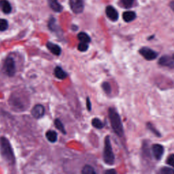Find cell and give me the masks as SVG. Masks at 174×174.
<instances>
[{
  "mask_svg": "<svg viewBox=\"0 0 174 174\" xmlns=\"http://www.w3.org/2000/svg\"><path fill=\"white\" fill-rule=\"evenodd\" d=\"M108 116L112 128L114 133L120 137L124 136V129H123L121 118L117 111L114 108H110L108 110Z\"/></svg>",
  "mask_w": 174,
  "mask_h": 174,
  "instance_id": "6da1fadb",
  "label": "cell"
},
{
  "mask_svg": "<svg viewBox=\"0 0 174 174\" xmlns=\"http://www.w3.org/2000/svg\"><path fill=\"white\" fill-rule=\"evenodd\" d=\"M0 154L7 163L14 164V155L12 146L8 140L4 137H0Z\"/></svg>",
  "mask_w": 174,
  "mask_h": 174,
  "instance_id": "7a4b0ae2",
  "label": "cell"
},
{
  "mask_svg": "<svg viewBox=\"0 0 174 174\" xmlns=\"http://www.w3.org/2000/svg\"><path fill=\"white\" fill-rule=\"evenodd\" d=\"M103 157V161L107 165H112L114 163L115 157L113 153V150H112L110 139L109 136H106V138H105Z\"/></svg>",
  "mask_w": 174,
  "mask_h": 174,
  "instance_id": "3957f363",
  "label": "cell"
},
{
  "mask_svg": "<svg viewBox=\"0 0 174 174\" xmlns=\"http://www.w3.org/2000/svg\"><path fill=\"white\" fill-rule=\"evenodd\" d=\"M3 70H4L5 73L10 77L15 74L16 67L13 58L9 57L6 59L4 65H3Z\"/></svg>",
  "mask_w": 174,
  "mask_h": 174,
  "instance_id": "277c9868",
  "label": "cell"
},
{
  "mask_svg": "<svg viewBox=\"0 0 174 174\" xmlns=\"http://www.w3.org/2000/svg\"><path fill=\"white\" fill-rule=\"evenodd\" d=\"M140 53L145 59L148 61H152L157 59L158 56V53L155 52L154 50H152L147 47H143L140 49Z\"/></svg>",
  "mask_w": 174,
  "mask_h": 174,
  "instance_id": "5b68a950",
  "label": "cell"
},
{
  "mask_svg": "<svg viewBox=\"0 0 174 174\" xmlns=\"http://www.w3.org/2000/svg\"><path fill=\"white\" fill-rule=\"evenodd\" d=\"M70 4L71 10L76 14L81 13L84 10L83 0H70Z\"/></svg>",
  "mask_w": 174,
  "mask_h": 174,
  "instance_id": "8992f818",
  "label": "cell"
},
{
  "mask_svg": "<svg viewBox=\"0 0 174 174\" xmlns=\"http://www.w3.org/2000/svg\"><path fill=\"white\" fill-rule=\"evenodd\" d=\"M45 113V109L42 105L37 104L32 108L31 114L35 118L39 119L42 118Z\"/></svg>",
  "mask_w": 174,
  "mask_h": 174,
  "instance_id": "52a82bcc",
  "label": "cell"
},
{
  "mask_svg": "<svg viewBox=\"0 0 174 174\" xmlns=\"http://www.w3.org/2000/svg\"><path fill=\"white\" fill-rule=\"evenodd\" d=\"M152 153L154 158L157 160H160L161 159L163 154H164V148L160 144H154L152 146Z\"/></svg>",
  "mask_w": 174,
  "mask_h": 174,
  "instance_id": "ba28073f",
  "label": "cell"
},
{
  "mask_svg": "<svg viewBox=\"0 0 174 174\" xmlns=\"http://www.w3.org/2000/svg\"><path fill=\"white\" fill-rule=\"evenodd\" d=\"M158 64L161 66L167 67L169 68H174V60L173 58L167 55L163 56L158 61Z\"/></svg>",
  "mask_w": 174,
  "mask_h": 174,
  "instance_id": "9c48e42d",
  "label": "cell"
},
{
  "mask_svg": "<svg viewBox=\"0 0 174 174\" xmlns=\"http://www.w3.org/2000/svg\"><path fill=\"white\" fill-rule=\"evenodd\" d=\"M106 13L107 16L112 21H117L118 19V13L114 7L108 6L106 9Z\"/></svg>",
  "mask_w": 174,
  "mask_h": 174,
  "instance_id": "30bf717a",
  "label": "cell"
},
{
  "mask_svg": "<svg viewBox=\"0 0 174 174\" xmlns=\"http://www.w3.org/2000/svg\"><path fill=\"white\" fill-rule=\"evenodd\" d=\"M46 46L50 51L53 53L54 55L59 56L61 54V48L59 45L55 44L52 42H48L46 44Z\"/></svg>",
  "mask_w": 174,
  "mask_h": 174,
  "instance_id": "8fae6325",
  "label": "cell"
},
{
  "mask_svg": "<svg viewBox=\"0 0 174 174\" xmlns=\"http://www.w3.org/2000/svg\"><path fill=\"white\" fill-rule=\"evenodd\" d=\"M0 8L5 14H9L12 11V7H11L10 3L7 0L0 1Z\"/></svg>",
  "mask_w": 174,
  "mask_h": 174,
  "instance_id": "7c38bea8",
  "label": "cell"
},
{
  "mask_svg": "<svg viewBox=\"0 0 174 174\" xmlns=\"http://www.w3.org/2000/svg\"><path fill=\"white\" fill-rule=\"evenodd\" d=\"M54 76H56V78L60 80H63L67 77L66 72H65L63 69L59 66L56 67L54 69Z\"/></svg>",
  "mask_w": 174,
  "mask_h": 174,
  "instance_id": "4fadbf2b",
  "label": "cell"
},
{
  "mask_svg": "<svg viewBox=\"0 0 174 174\" xmlns=\"http://www.w3.org/2000/svg\"><path fill=\"white\" fill-rule=\"evenodd\" d=\"M49 5L54 12H60L63 10V7L58 2L57 0H48Z\"/></svg>",
  "mask_w": 174,
  "mask_h": 174,
  "instance_id": "5bb4252c",
  "label": "cell"
},
{
  "mask_svg": "<svg viewBox=\"0 0 174 174\" xmlns=\"http://www.w3.org/2000/svg\"><path fill=\"white\" fill-rule=\"evenodd\" d=\"M122 18H123V20H124L125 22L129 23V22L135 20V19L136 18V14L134 12H132V11H127V12H125L123 13Z\"/></svg>",
  "mask_w": 174,
  "mask_h": 174,
  "instance_id": "9a60e30c",
  "label": "cell"
},
{
  "mask_svg": "<svg viewBox=\"0 0 174 174\" xmlns=\"http://www.w3.org/2000/svg\"><path fill=\"white\" fill-rule=\"evenodd\" d=\"M46 137L50 142L54 143L57 140V133L54 130H48L46 133Z\"/></svg>",
  "mask_w": 174,
  "mask_h": 174,
  "instance_id": "2e32d148",
  "label": "cell"
},
{
  "mask_svg": "<svg viewBox=\"0 0 174 174\" xmlns=\"http://www.w3.org/2000/svg\"><path fill=\"white\" fill-rule=\"evenodd\" d=\"M78 39L81 42L87 43V44L90 42V41H91L90 36L87 34H86V33H85V32H80V34H78Z\"/></svg>",
  "mask_w": 174,
  "mask_h": 174,
  "instance_id": "e0dca14e",
  "label": "cell"
},
{
  "mask_svg": "<svg viewBox=\"0 0 174 174\" xmlns=\"http://www.w3.org/2000/svg\"><path fill=\"white\" fill-rule=\"evenodd\" d=\"M92 125L94 126V127L98 129H101L103 128L104 126V124L103 123V122L99 120V118H93L92 121Z\"/></svg>",
  "mask_w": 174,
  "mask_h": 174,
  "instance_id": "ac0fdd59",
  "label": "cell"
},
{
  "mask_svg": "<svg viewBox=\"0 0 174 174\" xmlns=\"http://www.w3.org/2000/svg\"><path fill=\"white\" fill-rule=\"evenodd\" d=\"M54 125H55V127L58 130H59L61 133H63V134H66V131H65V129L64 127L63 123L61 122L59 119L55 120V121H54Z\"/></svg>",
  "mask_w": 174,
  "mask_h": 174,
  "instance_id": "d6986e66",
  "label": "cell"
},
{
  "mask_svg": "<svg viewBox=\"0 0 174 174\" xmlns=\"http://www.w3.org/2000/svg\"><path fill=\"white\" fill-rule=\"evenodd\" d=\"M82 173L83 174H95L96 172L94 170V169L91 166L89 165H85L83 167L82 170Z\"/></svg>",
  "mask_w": 174,
  "mask_h": 174,
  "instance_id": "ffe728a7",
  "label": "cell"
},
{
  "mask_svg": "<svg viewBox=\"0 0 174 174\" xmlns=\"http://www.w3.org/2000/svg\"><path fill=\"white\" fill-rule=\"evenodd\" d=\"M146 125H147L148 129H149L151 132L153 133L156 136H157V137H161V133L158 132V130L154 127V126L152 125V123L148 122Z\"/></svg>",
  "mask_w": 174,
  "mask_h": 174,
  "instance_id": "44dd1931",
  "label": "cell"
},
{
  "mask_svg": "<svg viewBox=\"0 0 174 174\" xmlns=\"http://www.w3.org/2000/svg\"><path fill=\"white\" fill-rule=\"evenodd\" d=\"M8 28V23L6 19H0V31H4Z\"/></svg>",
  "mask_w": 174,
  "mask_h": 174,
  "instance_id": "7402d4cb",
  "label": "cell"
},
{
  "mask_svg": "<svg viewBox=\"0 0 174 174\" xmlns=\"http://www.w3.org/2000/svg\"><path fill=\"white\" fill-rule=\"evenodd\" d=\"M102 89L106 94H110L112 92V88L108 82H104L102 84Z\"/></svg>",
  "mask_w": 174,
  "mask_h": 174,
  "instance_id": "603a6c76",
  "label": "cell"
},
{
  "mask_svg": "<svg viewBox=\"0 0 174 174\" xmlns=\"http://www.w3.org/2000/svg\"><path fill=\"white\" fill-rule=\"evenodd\" d=\"M89 48V45L87 43L80 42L78 46V49L80 52H85Z\"/></svg>",
  "mask_w": 174,
  "mask_h": 174,
  "instance_id": "cb8c5ba5",
  "label": "cell"
},
{
  "mask_svg": "<svg viewBox=\"0 0 174 174\" xmlns=\"http://www.w3.org/2000/svg\"><path fill=\"white\" fill-rule=\"evenodd\" d=\"M159 173L161 174H174V169L169 167H163L161 169Z\"/></svg>",
  "mask_w": 174,
  "mask_h": 174,
  "instance_id": "d4e9b609",
  "label": "cell"
},
{
  "mask_svg": "<svg viewBox=\"0 0 174 174\" xmlns=\"http://www.w3.org/2000/svg\"><path fill=\"white\" fill-rule=\"evenodd\" d=\"M121 2L126 8H129L133 6V0H121Z\"/></svg>",
  "mask_w": 174,
  "mask_h": 174,
  "instance_id": "484cf974",
  "label": "cell"
},
{
  "mask_svg": "<svg viewBox=\"0 0 174 174\" xmlns=\"http://www.w3.org/2000/svg\"><path fill=\"white\" fill-rule=\"evenodd\" d=\"M166 163L167 164L174 167V154H172L169 156L167 158Z\"/></svg>",
  "mask_w": 174,
  "mask_h": 174,
  "instance_id": "4316f807",
  "label": "cell"
},
{
  "mask_svg": "<svg viewBox=\"0 0 174 174\" xmlns=\"http://www.w3.org/2000/svg\"><path fill=\"white\" fill-rule=\"evenodd\" d=\"M86 106H87V109H88L89 111L91 110V103H90V101L89 97H87V99H86Z\"/></svg>",
  "mask_w": 174,
  "mask_h": 174,
  "instance_id": "83f0119b",
  "label": "cell"
},
{
  "mask_svg": "<svg viewBox=\"0 0 174 174\" xmlns=\"http://www.w3.org/2000/svg\"><path fill=\"white\" fill-rule=\"evenodd\" d=\"M106 173H108V174H116L117 173V172L115 171L114 169H111V170H108V171H106V172H105Z\"/></svg>",
  "mask_w": 174,
  "mask_h": 174,
  "instance_id": "f1b7e54d",
  "label": "cell"
},
{
  "mask_svg": "<svg viewBox=\"0 0 174 174\" xmlns=\"http://www.w3.org/2000/svg\"><path fill=\"white\" fill-rule=\"evenodd\" d=\"M170 7H171L172 10L174 12V1H173V2L170 3Z\"/></svg>",
  "mask_w": 174,
  "mask_h": 174,
  "instance_id": "f546056e",
  "label": "cell"
},
{
  "mask_svg": "<svg viewBox=\"0 0 174 174\" xmlns=\"http://www.w3.org/2000/svg\"><path fill=\"white\" fill-rule=\"evenodd\" d=\"M172 58H173V59L174 60V54H173V57H172Z\"/></svg>",
  "mask_w": 174,
  "mask_h": 174,
  "instance_id": "4dcf8cb0",
  "label": "cell"
}]
</instances>
